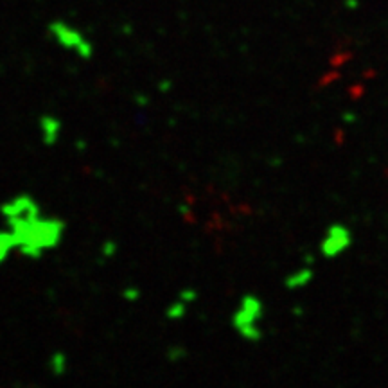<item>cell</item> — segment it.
<instances>
[{"instance_id":"obj_1","label":"cell","mask_w":388,"mask_h":388,"mask_svg":"<svg viewBox=\"0 0 388 388\" xmlns=\"http://www.w3.org/2000/svg\"><path fill=\"white\" fill-rule=\"evenodd\" d=\"M8 228L16 239V254L31 260L42 259L60 248L66 234V223L60 216H47L43 213L13 223Z\"/></svg>"},{"instance_id":"obj_2","label":"cell","mask_w":388,"mask_h":388,"mask_svg":"<svg viewBox=\"0 0 388 388\" xmlns=\"http://www.w3.org/2000/svg\"><path fill=\"white\" fill-rule=\"evenodd\" d=\"M263 318H265L263 298L257 297L256 293H245L230 315V326L241 340L248 343H259L265 337Z\"/></svg>"},{"instance_id":"obj_3","label":"cell","mask_w":388,"mask_h":388,"mask_svg":"<svg viewBox=\"0 0 388 388\" xmlns=\"http://www.w3.org/2000/svg\"><path fill=\"white\" fill-rule=\"evenodd\" d=\"M47 31L56 45L69 52H74L80 60H92L94 58V43L81 33L76 25L69 24L65 20H52L47 25Z\"/></svg>"},{"instance_id":"obj_4","label":"cell","mask_w":388,"mask_h":388,"mask_svg":"<svg viewBox=\"0 0 388 388\" xmlns=\"http://www.w3.org/2000/svg\"><path fill=\"white\" fill-rule=\"evenodd\" d=\"M40 213H42V207H40L38 199L29 193L14 194V196L0 204V216L4 219L5 227H10L13 223L24 221L27 218H33Z\"/></svg>"},{"instance_id":"obj_5","label":"cell","mask_w":388,"mask_h":388,"mask_svg":"<svg viewBox=\"0 0 388 388\" xmlns=\"http://www.w3.org/2000/svg\"><path fill=\"white\" fill-rule=\"evenodd\" d=\"M350 243H352V236H350L349 228L345 225L335 223L327 228L322 245H320V252L326 259H335L349 248Z\"/></svg>"},{"instance_id":"obj_6","label":"cell","mask_w":388,"mask_h":388,"mask_svg":"<svg viewBox=\"0 0 388 388\" xmlns=\"http://www.w3.org/2000/svg\"><path fill=\"white\" fill-rule=\"evenodd\" d=\"M38 132L43 146L54 147L62 138L63 123L62 119L54 114H42L38 117Z\"/></svg>"},{"instance_id":"obj_7","label":"cell","mask_w":388,"mask_h":388,"mask_svg":"<svg viewBox=\"0 0 388 388\" xmlns=\"http://www.w3.org/2000/svg\"><path fill=\"white\" fill-rule=\"evenodd\" d=\"M13 252H16L14 234L8 227L0 228V266L8 263V259L13 256Z\"/></svg>"},{"instance_id":"obj_8","label":"cell","mask_w":388,"mask_h":388,"mask_svg":"<svg viewBox=\"0 0 388 388\" xmlns=\"http://www.w3.org/2000/svg\"><path fill=\"white\" fill-rule=\"evenodd\" d=\"M69 356L63 352V350H54L47 360L49 372H51L54 378H63V376L69 372Z\"/></svg>"},{"instance_id":"obj_9","label":"cell","mask_w":388,"mask_h":388,"mask_svg":"<svg viewBox=\"0 0 388 388\" xmlns=\"http://www.w3.org/2000/svg\"><path fill=\"white\" fill-rule=\"evenodd\" d=\"M189 309H191V304L182 300L180 297H176L175 300H171V302L167 304L166 311H164V317H166L169 322H180V320H184V318L187 317Z\"/></svg>"},{"instance_id":"obj_10","label":"cell","mask_w":388,"mask_h":388,"mask_svg":"<svg viewBox=\"0 0 388 388\" xmlns=\"http://www.w3.org/2000/svg\"><path fill=\"white\" fill-rule=\"evenodd\" d=\"M313 280V270L311 268H300V270L289 274L284 279V286L288 289H300L306 288Z\"/></svg>"},{"instance_id":"obj_11","label":"cell","mask_w":388,"mask_h":388,"mask_svg":"<svg viewBox=\"0 0 388 388\" xmlns=\"http://www.w3.org/2000/svg\"><path fill=\"white\" fill-rule=\"evenodd\" d=\"M187 356H189V350L185 349L184 345H169L166 350V360L169 363H182L184 360H187Z\"/></svg>"},{"instance_id":"obj_12","label":"cell","mask_w":388,"mask_h":388,"mask_svg":"<svg viewBox=\"0 0 388 388\" xmlns=\"http://www.w3.org/2000/svg\"><path fill=\"white\" fill-rule=\"evenodd\" d=\"M123 298L124 302H138L141 300V297H143V291H141V288H137V286H126V288L123 289Z\"/></svg>"},{"instance_id":"obj_13","label":"cell","mask_w":388,"mask_h":388,"mask_svg":"<svg viewBox=\"0 0 388 388\" xmlns=\"http://www.w3.org/2000/svg\"><path fill=\"white\" fill-rule=\"evenodd\" d=\"M117 243L114 239H108V241H104L101 245V256H103V259H114L115 254H117Z\"/></svg>"},{"instance_id":"obj_14","label":"cell","mask_w":388,"mask_h":388,"mask_svg":"<svg viewBox=\"0 0 388 388\" xmlns=\"http://www.w3.org/2000/svg\"><path fill=\"white\" fill-rule=\"evenodd\" d=\"M176 297H180L182 300H185V302L193 306V304L199 298V293H198V289H196V288H184V289H180V291H178V295H176Z\"/></svg>"},{"instance_id":"obj_15","label":"cell","mask_w":388,"mask_h":388,"mask_svg":"<svg viewBox=\"0 0 388 388\" xmlns=\"http://www.w3.org/2000/svg\"><path fill=\"white\" fill-rule=\"evenodd\" d=\"M158 90L160 92H164V94H166V92H169L171 88H173V81L171 80H162V81H158Z\"/></svg>"}]
</instances>
